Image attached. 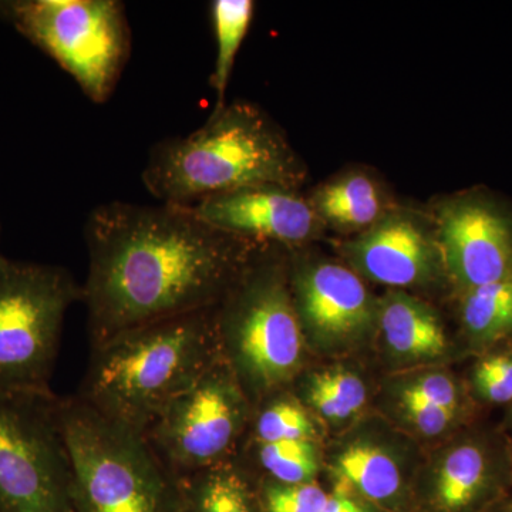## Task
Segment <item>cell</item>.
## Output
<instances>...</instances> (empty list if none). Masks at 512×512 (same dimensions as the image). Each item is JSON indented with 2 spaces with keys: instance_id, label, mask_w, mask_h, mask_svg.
Here are the masks:
<instances>
[{
  "instance_id": "cell-1",
  "label": "cell",
  "mask_w": 512,
  "mask_h": 512,
  "mask_svg": "<svg viewBox=\"0 0 512 512\" xmlns=\"http://www.w3.org/2000/svg\"><path fill=\"white\" fill-rule=\"evenodd\" d=\"M84 237L82 302L92 348L127 330L215 308L259 245L178 205L121 201L94 208Z\"/></svg>"
},
{
  "instance_id": "cell-2",
  "label": "cell",
  "mask_w": 512,
  "mask_h": 512,
  "mask_svg": "<svg viewBox=\"0 0 512 512\" xmlns=\"http://www.w3.org/2000/svg\"><path fill=\"white\" fill-rule=\"evenodd\" d=\"M305 174L274 121L254 104L235 101L212 111L194 133L158 143L148 156L143 183L161 204L190 207L244 188L296 190Z\"/></svg>"
},
{
  "instance_id": "cell-3",
  "label": "cell",
  "mask_w": 512,
  "mask_h": 512,
  "mask_svg": "<svg viewBox=\"0 0 512 512\" xmlns=\"http://www.w3.org/2000/svg\"><path fill=\"white\" fill-rule=\"evenodd\" d=\"M220 359L214 308L185 313L92 348L76 396L144 436L158 414Z\"/></svg>"
},
{
  "instance_id": "cell-4",
  "label": "cell",
  "mask_w": 512,
  "mask_h": 512,
  "mask_svg": "<svg viewBox=\"0 0 512 512\" xmlns=\"http://www.w3.org/2000/svg\"><path fill=\"white\" fill-rule=\"evenodd\" d=\"M258 245L214 308L222 362L251 403L291 389L306 346L289 288L288 262Z\"/></svg>"
},
{
  "instance_id": "cell-5",
  "label": "cell",
  "mask_w": 512,
  "mask_h": 512,
  "mask_svg": "<svg viewBox=\"0 0 512 512\" xmlns=\"http://www.w3.org/2000/svg\"><path fill=\"white\" fill-rule=\"evenodd\" d=\"M55 417L72 477L74 512H181L183 488L143 434L79 396L56 397Z\"/></svg>"
},
{
  "instance_id": "cell-6",
  "label": "cell",
  "mask_w": 512,
  "mask_h": 512,
  "mask_svg": "<svg viewBox=\"0 0 512 512\" xmlns=\"http://www.w3.org/2000/svg\"><path fill=\"white\" fill-rule=\"evenodd\" d=\"M83 301L82 285L62 266L0 256V394L52 399L64 318Z\"/></svg>"
},
{
  "instance_id": "cell-7",
  "label": "cell",
  "mask_w": 512,
  "mask_h": 512,
  "mask_svg": "<svg viewBox=\"0 0 512 512\" xmlns=\"http://www.w3.org/2000/svg\"><path fill=\"white\" fill-rule=\"evenodd\" d=\"M8 20L52 57L93 103L116 90L131 50L126 8L117 0H16L0 2Z\"/></svg>"
},
{
  "instance_id": "cell-8",
  "label": "cell",
  "mask_w": 512,
  "mask_h": 512,
  "mask_svg": "<svg viewBox=\"0 0 512 512\" xmlns=\"http://www.w3.org/2000/svg\"><path fill=\"white\" fill-rule=\"evenodd\" d=\"M254 404L222 359L158 414L144 437L178 481L237 458Z\"/></svg>"
},
{
  "instance_id": "cell-9",
  "label": "cell",
  "mask_w": 512,
  "mask_h": 512,
  "mask_svg": "<svg viewBox=\"0 0 512 512\" xmlns=\"http://www.w3.org/2000/svg\"><path fill=\"white\" fill-rule=\"evenodd\" d=\"M56 397L0 394V512H74Z\"/></svg>"
},
{
  "instance_id": "cell-10",
  "label": "cell",
  "mask_w": 512,
  "mask_h": 512,
  "mask_svg": "<svg viewBox=\"0 0 512 512\" xmlns=\"http://www.w3.org/2000/svg\"><path fill=\"white\" fill-rule=\"evenodd\" d=\"M512 494L510 440L490 430H458L424 451L413 512H488Z\"/></svg>"
},
{
  "instance_id": "cell-11",
  "label": "cell",
  "mask_w": 512,
  "mask_h": 512,
  "mask_svg": "<svg viewBox=\"0 0 512 512\" xmlns=\"http://www.w3.org/2000/svg\"><path fill=\"white\" fill-rule=\"evenodd\" d=\"M424 447L382 413L363 414L323 453L332 484H342L386 512H413Z\"/></svg>"
},
{
  "instance_id": "cell-12",
  "label": "cell",
  "mask_w": 512,
  "mask_h": 512,
  "mask_svg": "<svg viewBox=\"0 0 512 512\" xmlns=\"http://www.w3.org/2000/svg\"><path fill=\"white\" fill-rule=\"evenodd\" d=\"M288 279L309 350L346 355L365 345L375 332L377 302L353 269L335 262L293 259Z\"/></svg>"
},
{
  "instance_id": "cell-13",
  "label": "cell",
  "mask_w": 512,
  "mask_h": 512,
  "mask_svg": "<svg viewBox=\"0 0 512 512\" xmlns=\"http://www.w3.org/2000/svg\"><path fill=\"white\" fill-rule=\"evenodd\" d=\"M210 227L259 245L296 247L318 234L311 202L284 187H254L212 195L184 207Z\"/></svg>"
},
{
  "instance_id": "cell-14",
  "label": "cell",
  "mask_w": 512,
  "mask_h": 512,
  "mask_svg": "<svg viewBox=\"0 0 512 512\" xmlns=\"http://www.w3.org/2000/svg\"><path fill=\"white\" fill-rule=\"evenodd\" d=\"M441 262L464 291L512 278L510 221L480 201H457L440 212Z\"/></svg>"
},
{
  "instance_id": "cell-15",
  "label": "cell",
  "mask_w": 512,
  "mask_h": 512,
  "mask_svg": "<svg viewBox=\"0 0 512 512\" xmlns=\"http://www.w3.org/2000/svg\"><path fill=\"white\" fill-rule=\"evenodd\" d=\"M342 249L360 278L366 276L390 288L431 284L443 268L436 239L419 222L402 214L384 215Z\"/></svg>"
},
{
  "instance_id": "cell-16",
  "label": "cell",
  "mask_w": 512,
  "mask_h": 512,
  "mask_svg": "<svg viewBox=\"0 0 512 512\" xmlns=\"http://www.w3.org/2000/svg\"><path fill=\"white\" fill-rule=\"evenodd\" d=\"M376 328L384 356L396 372L444 365L450 355L439 315L409 293L389 292L377 302Z\"/></svg>"
},
{
  "instance_id": "cell-17",
  "label": "cell",
  "mask_w": 512,
  "mask_h": 512,
  "mask_svg": "<svg viewBox=\"0 0 512 512\" xmlns=\"http://www.w3.org/2000/svg\"><path fill=\"white\" fill-rule=\"evenodd\" d=\"M292 392L313 419L342 433L366 413L369 386L356 370L333 365L302 372Z\"/></svg>"
},
{
  "instance_id": "cell-18",
  "label": "cell",
  "mask_w": 512,
  "mask_h": 512,
  "mask_svg": "<svg viewBox=\"0 0 512 512\" xmlns=\"http://www.w3.org/2000/svg\"><path fill=\"white\" fill-rule=\"evenodd\" d=\"M181 512H264L255 477L231 460L181 480Z\"/></svg>"
},
{
  "instance_id": "cell-19",
  "label": "cell",
  "mask_w": 512,
  "mask_h": 512,
  "mask_svg": "<svg viewBox=\"0 0 512 512\" xmlns=\"http://www.w3.org/2000/svg\"><path fill=\"white\" fill-rule=\"evenodd\" d=\"M382 192L365 174H350L323 185L312 195L319 220L343 231L369 229L384 217Z\"/></svg>"
},
{
  "instance_id": "cell-20",
  "label": "cell",
  "mask_w": 512,
  "mask_h": 512,
  "mask_svg": "<svg viewBox=\"0 0 512 512\" xmlns=\"http://www.w3.org/2000/svg\"><path fill=\"white\" fill-rule=\"evenodd\" d=\"M235 460L252 461V466L244 467L255 480L266 478L284 484L315 483L323 468V453L318 440L244 441Z\"/></svg>"
},
{
  "instance_id": "cell-21",
  "label": "cell",
  "mask_w": 512,
  "mask_h": 512,
  "mask_svg": "<svg viewBox=\"0 0 512 512\" xmlns=\"http://www.w3.org/2000/svg\"><path fill=\"white\" fill-rule=\"evenodd\" d=\"M461 322L468 342L487 349L512 335V278L466 291Z\"/></svg>"
},
{
  "instance_id": "cell-22",
  "label": "cell",
  "mask_w": 512,
  "mask_h": 512,
  "mask_svg": "<svg viewBox=\"0 0 512 512\" xmlns=\"http://www.w3.org/2000/svg\"><path fill=\"white\" fill-rule=\"evenodd\" d=\"M291 440H318V423L292 389H286L255 404L245 441L279 443Z\"/></svg>"
},
{
  "instance_id": "cell-23",
  "label": "cell",
  "mask_w": 512,
  "mask_h": 512,
  "mask_svg": "<svg viewBox=\"0 0 512 512\" xmlns=\"http://www.w3.org/2000/svg\"><path fill=\"white\" fill-rule=\"evenodd\" d=\"M252 0H215L212 2V22H214L215 39H217V59L211 76L212 89L217 93L214 110L225 106L229 77L234 69L242 42L247 36L254 16Z\"/></svg>"
},
{
  "instance_id": "cell-24",
  "label": "cell",
  "mask_w": 512,
  "mask_h": 512,
  "mask_svg": "<svg viewBox=\"0 0 512 512\" xmlns=\"http://www.w3.org/2000/svg\"><path fill=\"white\" fill-rule=\"evenodd\" d=\"M380 404L382 407L377 412L382 413L423 447L424 444L436 446L453 436L461 430L464 417L467 416L436 404L386 394H382Z\"/></svg>"
},
{
  "instance_id": "cell-25",
  "label": "cell",
  "mask_w": 512,
  "mask_h": 512,
  "mask_svg": "<svg viewBox=\"0 0 512 512\" xmlns=\"http://www.w3.org/2000/svg\"><path fill=\"white\" fill-rule=\"evenodd\" d=\"M382 394L421 400L467 414V396L463 384L444 365L394 372L384 380Z\"/></svg>"
},
{
  "instance_id": "cell-26",
  "label": "cell",
  "mask_w": 512,
  "mask_h": 512,
  "mask_svg": "<svg viewBox=\"0 0 512 512\" xmlns=\"http://www.w3.org/2000/svg\"><path fill=\"white\" fill-rule=\"evenodd\" d=\"M471 393L481 403L493 406L512 404V350L488 353L474 365Z\"/></svg>"
},
{
  "instance_id": "cell-27",
  "label": "cell",
  "mask_w": 512,
  "mask_h": 512,
  "mask_svg": "<svg viewBox=\"0 0 512 512\" xmlns=\"http://www.w3.org/2000/svg\"><path fill=\"white\" fill-rule=\"evenodd\" d=\"M264 512H320L329 491L318 483L284 484L274 480H256Z\"/></svg>"
},
{
  "instance_id": "cell-28",
  "label": "cell",
  "mask_w": 512,
  "mask_h": 512,
  "mask_svg": "<svg viewBox=\"0 0 512 512\" xmlns=\"http://www.w3.org/2000/svg\"><path fill=\"white\" fill-rule=\"evenodd\" d=\"M320 512H386L342 484H332L328 501Z\"/></svg>"
},
{
  "instance_id": "cell-29",
  "label": "cell",
  "mask_w": 512,
  "mask_h": 512,
  "mask_svg": "<svg viewBox=\"0 0 512 512\" xmlns=\"http://www.w3.org/2000/svg\"><path fill=\"white\" fill-rule=\"evenodd\" d=\"M488 512H512V494Z\"/></svg>"
},
{
  "instance_id": "cell-30",
  "label": "cell",
  "mask_w": 512,
  "mask_h": 512,
  "mask_svg": "<svg viewBox=\"0 0 512 512\" xmlns=\"http://www.w3.org/2000/svg\"><path fill=\"white\" fill-rule=\"evenodd\" d=\"M508 423H510L512 429V404L510 406V412H508Z\"/></svg>"
},
{
  "instance_id": "cell-31",
  "label": "cell",
  "mask_w": 512,
  "mask_h": 512,
  "mask_svg": "<svg viewBox=\"0 0 512 512\" xmlns=\"http://www.w3.org/2000/svg\"><path fill=\"white\" fill-rule=\"evenodd\" d=\"M510 447H511V460H512V440H510Z\"/></svg>"
},
{
  "instance_id": "cell-32",
  "label": "cell",
  "mask_w": 512,
  "mask_h": 512,
  "mask_svg": "<svg viewBox=\"0 0 512 512\" xmlns=\"http://www.w3.org/2000/svg\"><path fill=\"white\" fill-rule=\"evenodd\" d=\"M0 256H2V254H0Z\"/></svg>"
}]
</instances>
